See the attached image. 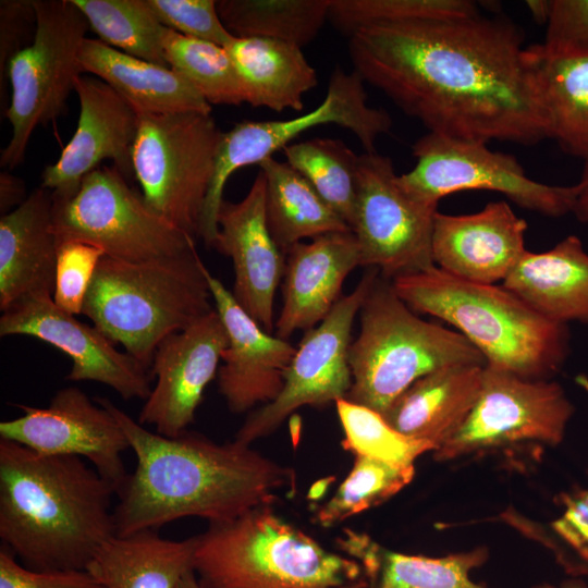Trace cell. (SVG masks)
<instances>
[{
  "mask_svg": "<svg viewBox=\"0 0 588 588\" xmlns=\"http://www.w3.org/2000/svg\"><path fill=\"white\" fill-rule=\"evenodd\" d=\"M348 38L354 70L428 132L486 144L549 138L522 32L505 17L373 24Z\"/></svg>",
  "mask_w": 588,
  "mask_h": 588,
  "instance_id": "cell-1",
  "label": "cell"
},
{
  "mask_svg": "<svg viewBox=\"0 0 588 588\" xmlns=\"http://www.w3.org/2000/svg\"><path fill=\"white\" fill-rule=\"evenodd\" d=\"M115 417L136 456V468L118 491V536L158 528L183 517L212 523L272 505L295 488V474L250 445L217 443L198 433L170 438L152 432L105 397L95 399Z\"/></svg>",
  "mask_w": 588,
  "mask_h": 588,
  "instance_id": "cell-2",
  "label": "cell"
},
{
  "mask_svg": "<svg viewBox=\"0 0 588 588\" xmlns=\"http://www.w3.org/2000/svg\"><path fill=\"white\" fill-rule=\"evenodd\" d=\"M114 493L81 457L0 439V539L30 569H87L117 536Z\"/></svg>",
  "mask_w": 588,
  "mask_h": 588,
  "instance_id": "cell-3",
  "label": "cell"
},
{
  "mask_svg": "<svg viewBox=\"0 0 588 588\" xmlns=\"http://www.w3.org/2000/svg\"><path fill=\"white\" fill-rule=\"evenodd\" d=\"M391 282L413 311L454 327L487 365L550 379L569 355L567 324L546 318L502 284L465 281L436 266Z\"/></svg>",
  "mask_w": 588,
  "mask_h": 588,
  "instance_id": "cell-4",
  "label": "cell"
},
{
  "mask_svg": "<svg viewBox=\"0 0 588 588\" xmlns=\"http://www.w3.org/2000/svg\"><path fill=\"white\" fill-rule=\"evenodd\" d=\"M211 301L207 267L196 248L142 262L103 256L82 315L150 369L159 343L213 310Z\"/></svg>",
  "mask_w": 588,
  "mask_h": 588,
  "instance_id": "cell-5",
  "label": "cell"
},
{
  "mask_svg": "<svg viewBox=\"0 0 588 588\" xmlns=\"http://www.w3.org/2000/svg\"><path fill=\"white\" fill-rule=\"evenodd\" d=\"M193 569L205 588H334L363 571L278 516L271 505L209 524L197 536Z\"/></svg>",
  "mask_w": 588,
  "mask_h": 588,
  "instance_id": "cell-6",
  "label": "cell"
},
{
  "mask_svg": "<svg viewBox=\"0 0 588 588\" xmlns=\"http://www.w3.org/2000/svg\"><path fill=\"white\" fill-rule=\"evenodd\" d=\"M359 333L350 345L352 388L346 400L381 415L419 378L438 369L486 365L460 332L422 320L380 274L359 309Z\"/></svg>",
  "mask_w": 588,
  "mask_h": 588,
  "instance_id": "cell-7",
  "label": "cell"
},
{
  "mask_svg": "<svg viewBox=\"0 0 588 588\" xmlns=\"http://www.w3.org/2000/svg\"><path fill=\"white\" fill-rule=\"evenodd\" d=\"M51 198L58 242L88 243L112 259L130 262L196 248L195 237L154 211L114 166H100L75 186L51 192Z\"/></svg>",
  "mask_w": 588,
  "mask_h": 588,
  "instance_id": "cell-8",
  "label": "cell"
},
{
  "mask_svg": "<svg viewBox=\"0 0 588 588\" xmlns=\"http://www.w3.org/2000/svg\"><path fill=\"white\" fill-rule=\"evenodd\" d=\"M133 174L147 205L199 236L222 132L211 113L138 114Z\"/></svg>",
  "mask_w": 588,
  "mask_h": 588,
  "instance_id": "cell-9",
  "label": "cell"
},
{
  "mask_svg": "<svg viewBox=\"0 0 588 588\" xmlns=\"http://www.w3.org/2000/svg\"><path fill=\"white\" fill-rule=\"evenodd\" d=\"M34 2L35 39L11 59L7 70L11 100L4 117L12 132L1 151L4 170L23 162L36 127L63 113L76 78L84 74L78 57L89 26L83 12L73 0Z\"/></svg>",
  "mask_w": 588,
  "mask_h": 588,
  "instance_id": "cell-10",
  "label": "cell"
},
{
  "mask_svg": "<svg viewBox=\"0 0 588 588\" xmlns=\"http://www.w3.org/2000/svg\"><path fill=\"white\" fill-rule=\"evenodd\" d=\"M364 83L355 70L345 72L336 65L324 99L314 110L289 120L244 121L222 133L199 233L208 247L213 246L218 234V212L224 200L225 183L240 168L259 164L302 133L323 124L347 128L365 151L376 150L377 138L390 132L392 120L383 109L367 103Z\"/></svg>",
  "mask_w": 588,
  "mask_h": 588,
  "instance_id": "cell-11",
  "label": "cell"
},
{
  "mask_svg": "<svg viewBox=\"0 0 588 588\" xmlns=\"http://www.w3.org/2000/svg\"><path fill=\"white\" fill-rule=\"evenodd\" d=\"M415 167L399 175L402 187L416 200L438 208L443 197L463 191L500 193L520 208L546 217L573 213L577 185L537 182L517 159L494 151L486 143L428 132L413 145Z\"/></svg>",
  "mask_w": 588,
  "mask_h": 588,
  "instance_id": "cell-12",
  "label": "cell"
},
{
  "mask_svg": "<svg viewBox=\"0 0 588 588\" xmlns=\"http://www.w3.org/2000/svg\"><path fill=\"white\" fill-rule=\"evenodd\" d=\"M574 411L558 382L523 378L486 364L470 414L433 456L444 462L525 442L558 445Z\"/></svg>",
  "mask_w": 588,
  "mask_h": 588,
  "instance_id": "cell-13",
  "label": "cell"
},
{
  "mask_svg": "<svg viewBox=\"0 0 588 588\" xmlns=\"http://www.w3.org/2000/svg\"><path fill=\"white\" fill-rule=\"evenodd\" d=\"M437 207L413 198L400 184L393 162L375 151L358 155L356 204L352 224L360 266L393 280L432 266Z\"/></svg>",
  "mask_w": 588,
  "mask_h": 588,
  "instance_id": "cell-14",
  "label": "cell"
},
{
  "mask_svg": "<svg viewBox=\"0 0 588 588\" xmlns=\"http://www.w3.org/2000/svg\"><path fill=\"white\" fill-rule=\"evenodd\" d=\"M379 274L377 268H368L355 290L305 332L285 370L282 391L247 416L234 440L250 445L273 432L297 408H322L346 397L353 382L348 360L352 327Z\"/></svg>",
  "mask_w": 588,
  "mask_h": 588,
  "instance_id": "cell-15",
  "label": "cell"
},
{
  "mask_svg": "<svg viewBox=\"0 0 588 588\" xmlns=\"http://www.w3.org/2000/svg\"><path fill=\"white\" fill-rule=\"evenodd\" d=\"M16 406L22 414L0 422V439L41 455L81 457L118 493L128 476L123 453L130 444L108 408L77 387L58 390L46 407Z\"/></svg>",
  "mask_w": 588,
  "mask_h": 588,
  "instance_id": "cell-16",
  "label": "cell"
},
{
  "mask_svg": "<svg viewBox=\"0 0 588 588\" xmlns=\"http://www.w3.org/2000/svg\"><path fill=\"white\" fill-rule=\"evenodd\" d=\"M10 335L36 338L65 353L72 360L70 381L102 383L125 401H145L151 392L148 367L118 351L95 326L59 308L52 296L28 297L3 311L0 336Z\"/></svg>",
  "mask_w": 588,
  "mask_h": 588,
  "instance_id": "cell-17",
  "label": "cell"
},
{
  "mask_svg": "<svg viewBox=\"0 0 588 588\" xmlns=\"http://www.w3.org/2000/svg\"><path fill=\"white\" fill-rule=\"evenodd\" d=\"M229 338L216 310L185 329L168 335L157 346L150 365L155 385L140 409L138 422L161 436L187 431L204 392L218 373Z\"/></svg>",
  "mask_w": 588,
  "mask_h": 588,
  "instance_id": "cell-18",
  "label": "cell"
},
{
  "mask_svg": "<svg viewBox=\"0 0 588 588\" xmlns=\"http://www.w3.org/2000/svg\"><path fill=\"white\" fill-rule=\"evenodd\" d=\"M74 91L79 102L76 130L58 160L45 168L40 186L51 192L69 189L107 159L126 179L134 176L132 151L139 122L136 110L94 75L81 74Z\"/></svg>",
  "mask_w": 588,
  "mask_h": 588,
  "instance_id": "cell-19",
  "label": "cell"
},
{
  "mask_svg": "<svg viewBox=\"0 0 588 588\" xmlns=\"http://www.w3.org/2000/svg\"><path fill=\"white\" fill-rule=\"evenodd\" d=\"M231 258L233 296L267 332L274 328L273 303L283 279L285 255L272 238L266 220V181L261 171L238 203L223 200L212 246Z\"/></svg>",
  "mask_w": 588,
  "mask_h": 588,
  "instance_id": "cell-20",
  "label": "cell"
},
{
  "mask_svg": "<svg viewBox=\"0 0 588 588\" xmlns=\"http://www.w3.org/2000/svg\"><path fill=\"white\" fill-rule=\"evenodd\" d=\"M207 280L229 338L218 370L219 392L236 414L272 402L282 391L296 347L267 332L208 269Z\"/></svg>",
  "mask_w": 588,
  "mask_h": 588,
  "instance_id": "cell-21",
  "label": "cell"
},
{
  "mask_svg": "<svg viewBox=\"0 0 588 588\" xmlns=\"http://www.w3.org/2000/svg\"><path fill=\"white\" fill-rule=\"evenodd\" d=\"M527 222L504 201H490L477 212L433 220L431 252L436 267L479 284L503 282L526 253Z\"/></svg>",
  "mask_w": 588,
  "mask_h": 588,
  "instance_id": "cell-22",
  "label": "cell"
},
{
  "mask_svg": "<svg viewBox=\"0 0 588 588\" xmlns=\"http://www.w3.org/2000/svg\"><path fill=\"white\" fill-rule=\"evenodd\" d=\"M360 266L352 231L332 232L299 242L285 254L282 308L275 335L286 340L298 330L318 326L342 298L346 277Z\"/></svg>",
  "mask_w": 588,
  "mask_h": 588,
  "instance_id": "cell-23",
  "label": "cell"
},
{
  "mask_svg": "<svg viewBox=\"0 0 588 588\" xmlns=\"http://www.w3.org/2000/svg\"><path fill=\"white\" fill-rule=\"evenodd\" d=\"M58 238L51 191L35 188L0 218V309L34 296H53Z\"/></svg>",
  "mask_w": 588,
  "mask_h": 588,
  "instance_id": "cell-24",
  "label": "cell"
},
{
  "mask_svg": "<svg viewBox=\"0 0 588 588\" xmlns=\"http://www.w3.org/2000/svg\"><path fill=\"white\" fill-rule=\"evenodd\" d=\"M483 367L461 364L432 371L415 381L382 416L400 433L428 442L436 451L470 414L480 392Z\"/></svg>",
  "mask_w": 588,
  "mask_h": 588,
  "instance_id": "cell-25",
  "label": "cell"
},
{
  "mask_svg": "<svg viewBox=\"0 0 588 588\" xmlns=\"http://www.w3.org/2000/svg\"><path fill=\"white\" fill-rule=\"evenodd\" d=\"M84 74L106 82L138 114L211 113V105L179 73L85 38L79 50Z\"/></svg>",
  "mask_w": 588,
  "mask_h": 588,
  "instance_id": "cell-26",
  "label": "cell"
},
{
  "mask_svg": "<svg viewBox=\"0 0 588 588\" xmlns=\"http://www.w3.org/2000/svg\"><path fill=\"white\" fill-rule=\"evenodd\" d=\"M502 285L552 321L588 326V253L576 235L526 250Z\"/></svg>",
  "mask_w": 588,
  "mask_h": 588,
  "instance_id": "cell-27",
  "label": "cell"
},
{
  "mask_svg": "<svg viewBox=\"0 0 588 588\" xmlns=\"http://www.w3.org/2000/svg\"><path fill=\"white\" fill-rule=\"evenodd\" d=\"M240 78L244 100L275 112L302 111L304 95L317 86L316 70L302 48L262 37H234L225 47Z\"/></svg>",
  "mask_w": 588,
  "mask_h": 588,
  "instance_id": "cell-28",
  "label": "cell"
},
{
  "mask_svg": "<svg viewBox=\"0 0 588 588\" xmlns=\"http://www.w3.org/2000/svg\"><path fill=\"white\" fill-rule=\"evenodd\" d=\"M197 536L167 539L157 530L114 536L105 542L87 571L106 588H176L193 569Z\"/></svg>",
  "mask_w": 588,
  "mask_h": 588,
  "instance_id": "cell-29",
  "label": "cell"
},
{
  "mask_svg": "<svg viewBox=\"0 0 588 588\" xmlns=\"http://www.w3.org/2000/svg\"><path fill=\"white\" fill-rule=\"evenodd\" d=\"M548 137L575 157L588 156V51L551 53L526 47Z\"/></svg>",
  "mask_w": 588,
  "mask_h": 588,
  "instance_id": "cell-30",
  "label": "cell"
},
{
  "mask_svg": "<svg viewBox=\"0 0 588 588\" xmlns=\"http://www.w3.org/2000/svg\"><path fill=\"white\" fill-rule=\"evenodd\" d=\"M338 543L362 564L372 588H487L470 579L471 571L488 559L483 547L441 558L412 555L387 550L351 529Z\"/></svg>",
  "mask_w": 588,
  "mask_h": 588,
  "instance_id": "cell-31",
  "label": "cell"
},
{
  "mask_svg": "<svg viewBox=\"0 0 588 588\" xmlns=\"http://www.w3.org/2000/svg\"><path fill=\"white\" fill-rule=\"evenodd\" d=\"M266 181V220L285 255L303 238L352 231L311 184L286 161L269 157L259 164Z\"/></svg>",
  "mask_w": 588,
  "mask_h": 588,
  "instance_id": "cell-32",
  "label": "cell"
},
{
  "mask_svg": "<svg viewBox=\"0 0 588 588\" xmlns=\"http://www.w3.org/2000/svg\"><path fill=\"white\" fill-rule=\"evenodd\" d=\"M330 0H218L219 16L234 37H262L303 48L329 17Z\"/></svg>",
  "mask_w": 588,
  "mask_h": 588,
  "instance_id": "cell-33",
  "label": "cell"
},
{
  "mask_svg": "<svg viewBox=\"0 0 588 588\" xmlns=\"http://www.w3.org/2000/svg\"><path fill=\"white\" fill-rule=\"evenodd\" d=\"M103 44L130 56L169 66L162 37L166 27L147 0H73Z\"/></svg>",
  "mask_w": 588,
  "mask_h": 588,
  "instance_id": "cell-34",
  "label": "cell"
},
{
  "mask_svg": "<svg viewBox=\"0 0 588 588\" xmlns=\"http://www.w3.org/2000/svg\"><path fill=\"white\" fill-rule=\"evenodd\" d=\"M282 150L286 162L311 184L352 230L358 155L343 142L332 138L292 143Z\"/></svg>",
  "mask_w": 588,
  "mask_h": 588,
  "instance_id": "cell-35",
  "label": "cell"
},
{
  "mask_svg": "<svg viewBox=\"0 0 588 588\" xmlns=\"http://www.w3.org/2000/svg\"><path fill=\"white\" fill-rule=\"evenodd\" d=\"M162 45L169 66L209 105L238 106L244 94L233 61L222 46L166 28Z\"/></svg>",
  "mask_w": 588,
  "mask_h": 588,
  "instance_id": "cell-36",
  "label": "cell"
},
{
  "mask_svg": "<svg viewBox=\"0 0 588 588\" xmlns=\"http://www.w3.org/2000/svg\"><path fill=\"white\" fill-rule=\"evenodd\" d=\"M354 464L335 493L315 513V523L331 527L382 504L415 476V466H397L363 455Z\"/></svg>",
  "mask_w": 588,
  "mask_h": 588,
  "instance_id": "cell-37",
  "label": "cell"
},
{
  "mask_svg": "<svg viewBox=\"0 0 588 588\" xmlns=\"http://www.w3.org/2000/svg\"><path fill=\"white\" fill-rule=\"evenodd\" d=\"M335 407L344 433L342 446L354 455L413 466L420 455L434 451L430 443L400 433L380 413L367 406L341 399Z\"/></svg>",
  "mask_w": 588,
  "mask_h": 588,
  "instance_id": "cell-38",
  "label": "cell"
},
{
  "mask_svg": "<svg viewBox=\"0 0 588 588\" xmlns=\"http://www.w3.org/2000/svg\"><path fill=\"white\" fill-rule=\"evenodd\" d=\"M479 13L468 0H330L328 20L346 36L383 23L446 19Z\"/></svg>",
  "mask_w": 588,
  "mask_h": 588,
  "instance_id": "cell-39",
  "label": "cell"
},
{
  "mask_svg": "<svg viewBox=\"0 0 588 588\" xmlns=\"http://www.w3.org/2000/svg\"><path fill=\"white\" fill-rule=\"evenodd\" d=\"M105 252L79 241L58 244L53 302L71 315H82L85 297Z\"/></svg>",
  "mask_w": 588,
  "mask_h": 588,
  "instance_id": "cell-40",
  "label": "cell"
},
{
  "mask_svg": "<svg viewBox=\"0 0 588 588\" xmlns=\"http://www.w3.org/2000/svg\"><path fill=\"white\" fill-rule=\"evenodd\" d=\"M159 22L186 37L225 47L234 36L223 25L216 0H147Z\"/></svg>",
  "mask_w": 588,
  "mask_h": 588,
  "instance_id": "cell-41",
  "label": "cell"
},
{
  "mask_svg": "<svg viewBox=\"0 0 588 588\" xmlns=\"http://www.w3.org/2000/svg\"><path fill=\"white\" fill-rule=\"evenodd\" d=\"M560 499L563 511L551 527L571 556L565 568L588 575V487L576 488Z\"/></svg>",
  "mask_w": 588,
  "mask_h": 588,
  "instance_id": "cell-42",
  "label": "cell"
},
{
  "mask_svg": "<svg viewBox=\"0 0 588 588\" xmlns=\"http://www.w3.org/2000/svg\"><path fill=\"white\" fill-rule=\"evenodd\" d=\"M544 41L551 53L588 51V0H550Z\"/></svg>",
  "mask_w": 588,
  "mask_h": 588,
  "instance_id": "cell-43",
  "label": "cell"
},
{
  "mask_svg": "<svg viewBox=\"0 0 588 588\" xmlns=\"http://www.w3.org/2000/svg\"><path fill=\"white\" fill-rule=\"evenodd\" d=\"M34 0L0 1V109L3 112L7 70L11 59L29 46L36 36Z\"/></svg>",
  "mask_w": 588,
  "mask_h": 588,
  "instance_id": "cell-44",
  "label": "cell"
},
{
  "mask_svg": "<svg viewBox=\"0 0 588 588\" xmlns=\"http://www.w3.org/2000/svg\"><path fill=\"white\" fill-rule=\"evenodd\" d=\"M0 588H106L87 569L34 571L3 546L0 549Z\"/></svg>",
  "mask_w": 588,
  "mask_h": 588,
  "instance_id": "cell-45",
  "label": "cell"
},
{
  "mask_svg": "<svg viewBox=\"0 0 588 588\" xmlns=\"http://www.w3.org/2000/svg\"><path fill=\"white\" fill-rule=\"evenodd\" d=\"M28 195L22 179L13 175L9 170L0 172V212L1 216L11 212L21 206Z\"/></svg>",
  "mask_w": 588,
  "mask_h": 588,
  "instance_id": "cell-46",
  "label": "cell"
},
{
  "mask_svg": "<svg viewBox=\"0 0 588 588\" xmlns=\"http://www.w3.org/2000/svg\"><path fill=\"white\" fill-rule=\"evenodd\" d=\"M585 164L577 185V197L573 213L581 223H588V156L584 159Z\"/></svg>",
  "mask_w": 588,
  "mask_h": 588,
  "instance_id": "cell-47",
  "label": "cell"
},
{
  "mask_svg": "<svg viewBox=\"0 0 588 588\" xmlns=\"http://www.w3.org/2000/svg\"><path fill=\"white\" fill-rule=\"evenodd\" d=\"M526 7L537 23H547L550 10V0H528L526 1Z\"/></svg>",
  "mask_w": 588,
  "mask_h": 588,
  "instance_id": "cell-48",
  "label": "cell"
},
{
  "mask_svg": "<svg viewBox=\"0 0 588 588\" xmlns=\"http://www.w3.org/2000/svg\"><path fill=\"white\" fill-rule=\"evenodd\" d=\"M176 588H205L199 583L194 569L188 571L180 580Z\"/></svg>",
  "mask_w": 588,
  "mask_h": 588,
  "instance_id": "cell-49",
  "label": "cell"
},
{
  "mask_svg": "<svg viewBox=\"0 0 588 588\" xmlns=\"http://www.w3.org/2000/svg\"><path fill=\"white\" fill-rule=\"evenodd\" d=\"M534 588H586L583 584H577L575 581L573 583H564L560 586L552 585L549 583H543L535 586Z\"/></svg>",
  "mask_w": 588,
  "mask_h": 588,
  "instance_id": "cell-50",
  "label": "cell"
},
{
  "mask_svg": "<svg viewBox=\"0 0 588 588\" xmlns=\"http://www.w3.org/2000/svg\"><path fill=\"white\" fill-rule=\"evenodd\" d=\"M334 588H372L371 583L368 580V578H360L354 583L334 587Z\"/></svg>",
  "mask_w": 588,
  "mask_h": 588,
  "instance_id": "cell-51",
  "label": "cell"
},
{
  "mask_svg": "<svg viewBox=\"0 0 588 588\" xmlns=\"http://www.w3.org/2000/svg\"><path fill=\"white\" fill-rule=\"evenodd\" d=\"M577 382L586 390L588 391V378L585 376H580L577 378Z\"/></svg>",
  "mask_w": 588,
  "mask_h": 588,
  "instance_id": "cell-52",
  "label": "cell"
}]
</instances>
